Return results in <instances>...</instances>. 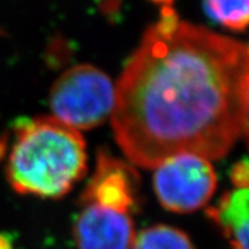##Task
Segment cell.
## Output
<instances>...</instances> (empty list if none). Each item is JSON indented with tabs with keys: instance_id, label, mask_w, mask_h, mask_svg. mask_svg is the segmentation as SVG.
<instances>
[{
	"instance_id": "obj_7",
	"label": "cell",
	"mask_w": 249,
	"mask_h": 249,
	"mask_svg": "<svg viewBox=\"0 0 249 249\" xmlns=\"http://www.w3.org/2000/svg\"><path fill=\"white\" fill-rule=\"evenodd\" d=\"M248 188H234L206 209L209 219L229 240L230 249H248Z\"/></svg>"
},
{
	"instance_id": "obj_6",
	"label": "cell",
	"mask_w": 249,
	"mask_h": 249,
	"mask_svg": "<svg viewBox=\"0 0 249 249\" xmlns=\"http://www.w3.org/2000/svg\"><path fill=\"white\" fill-rule=\"evenodd\" d=\"M72 234L78 249H131L135 226L130 213L84 205Z\"/></svg>"
},
{
	"instance_id": "obj_12",
	"label": "cell",
	"mask_w": 249,
	"mask_h": 249,
	"mask_svg": "<svg viewBox=\"0 0 249 249\" xmlns=\"http://www.w3.org/2000/svg\"><path fill=\"white\" fill-rule=\"evenodd\" d=\"M153 4H159L161 7H172L174 0H149Z\"/></svg>"
},
{
	"instance_id": "obj_1",
	"label": "cell",
	"mask_w": 249,
	"mask_h": 249,
	"mask_svg": "<svg viewBox=\"0 0 249 249\" xmlns=\"http://www.w3.org/2000/svg\"><path fill=\"white\" fill-rule=\"evenodd\" d=\"M248 47L161 7L115 90L112 127L132 164L224 158L248 135Z\"/></svg>"
},
{
	"instance_id": "obj_4",
	"label": "cell",
	"mask_w": 249,
	"mask_h": 249,
	"mask_svg": "<svg viewBox=\"0 0 249 249\" xmlns=\"http://www.w3.org/2000/svg\"><path fill=\"white\" fill-rule=\"evenodd\" d=\"M155 168V195L168 211L187 213L198 210L209 202L216 190L213 167L209 159L200 155H174Z\"/></svg>"
},
{
	"instance_id": "obj_2",
	"label": "cell",
	"mask_w": 249,
	"mask_h": 249,
	"mask_svg": "<svg viewBox=\"0 0 249 249\" xmlns=\"http://www.w3.org/2000/svg\"><path fill=\"white\" fill-rule=\"evenodd\" d=\"M86 172V141L78 130L49 116L17 122L5 167L17 194L60 198Z\"/></svg>"
},
{
	"instance_id": "obj_9",
	"label": "cell",
	"mask_w": 249,
	"mask_h": 249,
	"mask_svg": "<svg viewBox=\"0 0 249 249\" xmlns=\"http://www.w3.org/2000/svg\"><path fill=\"white\" fill-rule=\"evenodd\" d=\"M211 19L233 32L246 31L249 20V0H203Z\"/></svg>"
},
{
	"instance_id": "obj_11",
	"label": "cell",
	"mask_w": 249,
	"mask_h": 249,
	"mask_svg": "<svg viewBox=\"0 0 249 249\" xmlns=\"http://www.w3.org/2000/svg\"><path fill=\"white\" fill-rule=\"evenodd\" d=\"M0 249H14L13 239L7 233H0Z\"/></svg>"
},
{
	"instance_id": "obj_10",
	"label": "cell",
	"mask_w": 249,
	"mask_h": 249,
	"mask_svg": "<svg viewBox=\"0 0 249 249\" xmlns=\"http://www.w3.org/2000/svg\"><path fill=\"white\" fill-rule=\"evenodd\" d=\"M230 179L235 188H248L249 165L246 158L234 164L230 171Z\"/></svg>"
},
{
	"instance_id": "obj_5",
	"label": "cell",
	"mask_w": 249,
	"mask_h": 249,
	"mask_svg": "<svg viewBox=\"0 0 249 249\" xmlns=\"http://www.w3.org/2000/svg\"><path fill=\"white\" fill-rule=\"evenodd\" d=\"M140 178L131 165L101 149L97 165L80 201L84 205L130 213L139 207Z\"/></svg>"
},
{
	"instance_id": "obj_3",
	"label": "cell",
	"mask_w": 249,
	"mask_h": 249,
	"mask_svg": "<svg viewBox=\"0 0 249 249\" xmlns=\"http://www.w3.org/2000/svg\"><path fill=\"white\" fill-rule=\"evenodd\" d=\"M113 106L115 88L109 76L88 64L66 70L50 92L53 117L78 131L101 126Z\"/></svg>"
},
{
	"instance_id": "obj_8",
	"label": "cell",
	"mask_w": 249,
	"mask_h": 249,
	"mask_svg": "<svg viewBox=\"0 0 249 249\" xmlns=\"http://www.w3.org/2000/svg\"><path fill=\"white\" fill-rule=\"evenodd\" d=\"M131 249H195V246L183 230L159 224L139 231Z\"/></svg>"
}]
</instances>
